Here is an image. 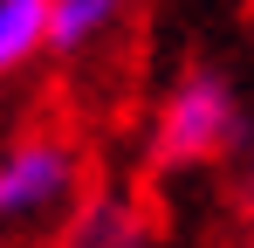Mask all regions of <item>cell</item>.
<instances>
[{"mask_svg":"<svg viewBox=\"0 0 254 248\" xmlns=\"http://www.w3.org/2000/svg\"><path fill=\"white\" fill-rule=\"evenodd\" d=\"M248 145V111H241V90L220 76V69H186L158 104L151 124V145L144 165L151 172H186V165H227Z\"/></svg>","mask_w":254,"mask_h":248,"instance_id":"obj_1","label":"cell"},{"mask_svg":"<svg viewBox=\"0 0 254 248\" xmlns=\"http://www.w3.org/2000/svg\"><path fill=\"white\" fill-rule=\"evenodd\" d=\"M83 214V152L62 131H28L0 152V235H62Z\"/></svg>","mask_w":254,"mask_h":248,"instance_id":"obj_2","label":"cell"},{"mask_svg":"<svg viewBox=\"0 0 254 248\" xmlns=\"http://www.w3.org/2000/svg\"><path fill=\"white\" fill-rule=\"evenodd\" d=\"M62 248H151V221H144V207L117 193V186H103V193H89L83 214L62 228Z\"/></svg>","mask_w":254,"mask_h":248,"instance_id":"obj_3","label":"cell"},{"mask_svg":"<svg viewBox=\"0 0 254 248\" xmlns=\"http://www.w3.org/2000/svg\"><path fill=\"white\" fill-rule=\"evenodd\" d=\"M48 21H55V0H0V76L28 69L48 48Z\"/></svg>","mask_w":254,"mask_h":248,"instance_id":"obj_4","label":"cell"},{"mask_svg":"<svg viewBox=\"0 0 254 248\" xmlns=\"http://www.w3.org/2000/svg\"><path fill=\"white\" fill-rule=\"evenodd\" d=\"M130 0H55V21H48V55H83L89 41H103L124 21Z\"/></svg>","mask_w":254,"mask_h":248,"instance_id":"obj_5","label":"cell"},{"mask_svg":"<svg viewBox=\"0 0 254 248\" xmlns=\"http://www.w3.org/2000/svg\"><path fill=\"white\" fill-rule=\"evenodd\" d=\"M241 207H248V221H254V165L241 172Z\"/></svg>","mask_w":254,"mask_h":248,"instance_id":"obj_6","label":"cell"}]
</instances>
